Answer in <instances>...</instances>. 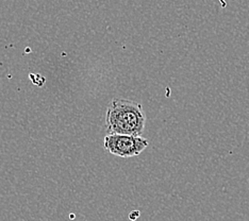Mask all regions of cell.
<instances>
[{"mask_svg": "<svg viewBox=\"0 0 249 221\" xmlns=\"http://www.w3.org/2000/svg\"><path fill=\"white\" fill-rule=\"evenodd\" d=\"M146 116L142 104L127 99H113L106 116L107 134L142 136Z\"/></svg>", "mask_w": 249, "mask_h": 221, "instance_id": "cell-1", "label": "cell"}, {"mask_svg": "<svg viewBox=\"0 0 249 221\" xmlns=\"http://www.w3.org/2000/svg\"><path fill=\"white\" fill-rule=\"evenodd\" d=\"M104 146L113 155L131 157L141 154L148 147V140L142 136L107 134Z\"/></svg>", "mask_w": 249, "mask_h": 221, "instance_id": "cell-2", "label": "cell"}]
</instances>
